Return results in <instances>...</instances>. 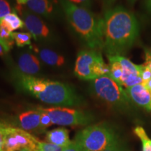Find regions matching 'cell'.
<instances>
[{"label": "cell", "instance_id": "obj_17", "mask_svg": "<svg viewBox=\"0 0 151 151\" xmlns=\"http://www.w3.org/2000/svg\"><path fill=\"white\" fill-rule=\"evenodd\" d=\"M24 24V22L16 13H11L0 20V26H2L11 32L22 28Z\"/></svg>", "mask_w": 151, "mask_h": 151}, {"label": "cell", "instance_id": "obj_4", "mask_svg": "<svg viewBox=\"0 0 151 151\" xmlns=\"http://www.w3.org/2000/svg\"><path fill=\"white\" fill-rule=\"evenodd\" d=\"M117 140L116 133L106 123L90 125L79 131L74 141L83 151H103Z\"/></svg>", "mask_w": 151, "mask_h": 151}, {"label": "cell", "instance_id": "obj_14", "mask_svg": "<svg viewBox=\"0 0 151 151\" xmlns=\"http://www.w3.org/2000/svg\"><path fill=\"white\" fill-rule=\"evenodd\" d=\"M46 141L63 148L67 146L71 142L69 140V130L64 127L57 128L47 132Z\"/></svg>", "mask_w": 151, "mask_h": 151}, {"label": "cell", "instance_id": "obj_16", "mask_svg": "<svg viewBox=\"0 0 151 151\" xmlns=\"http://www.w3.org/2000/svg\"><path fill=\"white\" fill-rule=\"evenodd\" d=\"M39 55L42 61L48 65L60 67L63 65L65 62V60L63 56L60 55L50 49H41L39 51Z\"/></svg>", "mask_w": 151, "mask_h": 151}, {"label": "cell", "instance_id": "obj_26", "mask_svg": "<svg viewBox=\"0 0 151 151\" xmlns=\"http://www.w3.org/2000/svg\"><path fill=\"white\" fill-rule=\"evenodd\" d=\"M62 151H82V150L76 144V143L75 141H71L67 146L64 148Z\"/></svg>", "mask_w": 151, "mask_h": 151}, {"label": "cell", "instance_id": "obj_13", "mask_svg": "<svg viewBox=\"0 0 151 151\" xmlns=\"http://www.w3.org/2000/svg\"><path fill=\"white\" fill-rule=\"evenodd\" d=\"M18 67L22 73L32 76L40 70V62L34 55L24 53L19 58Z\"/></svg>", "mask_w": 151, "mask_h": 151}, {"label": "cell", "instance_id": "obj_9", "mask_svg": "<svg viewBox=\"0 0 151 151\" xmlns=\"http://www.w3.org/2000/svg\"><path fill=\"white\" fill-rule=\"evenodd\" d=\"M116 58L123 69V77L122 80V87L126 89L136 85L143 83L141 78L142 65H136L123 56L117 55Z\"/></svg>", "mask_w": 151, "mask_h": 151}, {"label": "cell", "instance_id": "obj_22", "mask_svg": "<svg viewBox=\"0 0 151 151\" xmlns=\"http://www.w3.org/2000/svg\"><path fill=\"white\" fill-rule=\"evenodd\" d=\"M41 111V118H40V129L43 130L46 128L53 124L51 118L49 115L44 111H43L41 108H39Z\"/></svg>", "mask_w": 151, "mask_h": 151}, {"label": "cell", "instance_id": "obj_27", "mask_svg": "<svg viewBox=\"0 0 151 151\" xmlns=\"http://www.w3.org/2000/svg\"><path fill=\"white\" fill-rule=\"evenodd\" d=\"M103 151H122L121 147L118 142V140H116L115 142H113L112 144L110 145L108 148H106Z\"/></svg>", "mask_w": 151, "mask_h": 151}, {"label": "cell", "instance_id": "obj_39", "mask_svg": "<svg viewBox=\"0 0 151 151\" xmlns=\"http://www.w3.org/2000/svg\"><path fill=\"white\" fill-rule=\"evenodd\" d=\"M82 151H83V150H82Z\"/></svg>", "mask_w": 151, "mask_h": 151}, {"label": "cell", "instance_id": "obj_37", "mask_svg": "<svg viewBox=\"0 0 151 151\" xmlns=\"http://www.w3.org/2000/svg\"><path fill=\"white\" fill-rule=\"evenodd\" d=\"M150 52H151V48L150 49Z\"/></svg>", "mask_w": 151, "mask_h": 151}, {"label": "cell", "instance_id": "obj_21", "mask_svg": "<svg viewBox=\"0 0 151 151\" xmlns=\"http://www.w3.org/2000/svg\"><path fill=\"white\" fill-rule=\"evenodd\" d=\"M63 149V147L57 146L53 143L39 141L37 145V151H62Z\"/></svg>", "mask_w": 151, "mask_h": 151}, {"label": "cell", "instance_id": "obj_8", "mask_svg": "<svg viewBox=\"0 0 151 151\" xmlns=\"http://www.w3.org/2000/svg\"><path fill=\"white\" fill-rule=\"evenodd\" d=\"M39 141L25 130L6 125L0 151H19L23 148L37 150Z\"/></svg>", "mask_w": 151, "mask_h": 151}, {"label": "cell", "instance_id": "obj_30", "mask_svg": "<svg viewBox=\"0 0 151 151\" xmlns=\"http://www.w3.org/2000/svg\"><path fill=\"white\" fill-rule=\"evenodd\" d=\"M144 7L146 12L151 16V0H145L144 1Z\"/></svg>", "mask_w": 151, "mask_h": 151}, {"label": "cell", "instance_id": "obj_31", "mask_svg": "<svg viewBox=\"0 0 151 151\" xmlns=\"http://www.w3.org/2000/svg\"><path fill=\"white\" fill-rule=\"evenodd\" d=\"M142 84L149 90V92H151V78L149 81H146V82L143 83Z\"/></svg>", "mask_w": 151, "mask_h": 151}, {"label": "cell", "instance_id": "obj_35", "mask_svg": "<svg viewBox=\"0 0 151 151\" xmlns=\"http://www.w3.org/2000/svg\"><path fill=\"white\" fill-rule=\"evenodd\" d=\"M19 151H37V150H34V149L30 148H23L20 149Z\"/></svg>", "mask_w": 151, "mask_h": 151}, {"label": "cell", "instance_id": "obj_5", "mask_svg": "<svg viewBox=\"0 0 151 151\" xmlns=\"http://www.w3.org/2000/svg\"><path fill=\"white\" fill-rule=\"evenodd\" d=\"M90 88L96 97L111 106L118 109H127L130 106L132 101L125 89L117 83L109 75L92 81Z\"/></svg>", "mask_w": 151, "mask_h": 151}, {"label": "cell", "instance_id": "obj_7", "mask_svg": "<svg viewBox=\"0 0 151 151\" xmlns=\"http://www.w3.org/2000/svg\"><path fill=\"white\" fill-rule=\"evenodd\" d=\"M50 116L53 124L62 126H85L94 120L92 113L68 107L41 108Z\"/></svg>", "mask_w": 151, "mask_h": 151}, {"label": "cell", "instance_id": "obj_18", "mask_svg": "<svg viewBox=\"0 0 151 151\" xmlns=\"http://www.w3.org/2000/svg\"><path fill=\"white\" fill-rule=\"evenodd\" d=\"M109 62V75L117 83L122 86V80L123 77V69L120 62L116 59V56H107Z\"/></svg>", "mask_w": 151, "mask_h": 151}, {"label": "cell", "instance_id": "obj_25", "mask_svg": "<svg viewBox=\"0 0 151 151\" xmlns=\"http://www.w3.org/2000/svg\"><path fill=\"white\" fill-rule=\"evenodd\" d=\"M74 4L89 9L92 6V0H68Z\"/></svg>", "mask_w": 151, "mask_h": 151}, {"label": "cell", "instance_id": "obj_20", "mask_svg": "<svg viewBox=\"0 0 151 151\" xmlns=\"http://www.w3.org/2000/svg\"><path fill=\"white\" fill-rule=\"evenodd\" d=\"M32 35L29 32H12V38L18 47H23L31 44Z\"/></svg>", "mask_w": 151, "mask_h": 151}, {"label": "cell", "instance_id": "obj_15", "mask_svg": "<svg viewBox=\"0 0 151 151\" xmlns=\"http://www.w3.org/2000/svg\"><path fill=\"white\" fill-rule=\"evenodd\" d=\"M27 7L35 14L50 16L53 11V4L50 0H28Z\"/></svg>", "mask_w": 151, "mask_h": 151}, {"label": "cell", "instance_id": "obj_34", "mask_svg": "<svg viewBox=\"0 0 151 151\" xmlns=\"http://www.w3.org/2000/svg\"><path fill=\"white\" fill-rule=\"evenodd\" d=\"M28 0H16L17 3L18 4L21 5V4H26Z\"/></svg>", "mask_w": 151, "mask_h": 151}, {"label": "cell", "instance_id": "obj_2", "mask_svg": "<svg viewBox=\"0 0 151 151\" xmlns=\"http://www.w3.org/2000/svg\"><path fill=\"white\" fill-rule=\"evenodd\" d=\"M19 86L43 102L58 106H80L84 100L69 85L17 72Z\"/></svg>", "mask_w": 151, "mask_h": 151}, {"label": "cell", "instance_id": "obj_32", "mask_svg": "<svg viewBox=\"0 0 151 151\" xmlns=\"http://www.w3.org/2000/svg\"><path fill=\"white\" fill-rule=\"evenodd\" d=\"M116 0H103L104 3L106 5H111Z\"/></svg>", "mask_w": 151, "mask_h": 151}, {"label": "cell", "instance_id": "obj_19", "mask_svg": "<svg viewBox=\"0 0 151 151\" xmlns=\"http://www.w3.org/2000/svg\"><path fill=\"white\" fill-rule=\"evenodd\" d=\"M134 132L141 139L142 143V151H151V140L148 138L144 129L141 126H137L134 128Z\"/></svg>", "mask_w": 151, "mask_h": 151}, {"label": "cell", "instance_id": "obj_23", "mask_svg": "<svg viewBox=\"0 0 151 151\" xmlns=\"http://www.w3.org/2000/svg\"><path fill=\"white\" fill-rule=\"evenodd\" d=\"M11 8L6 0H0V20L4 17L11 14Z\"/></svg>", "mask_w": 151, "mask_h": 151}, {"label": "cell", "instance_id": "obj_12", "mask_svg": "<svg viewBox=\"0 0 151 151\" xmlns=\"http://www.w3.org/2000/svg\"><path fill=\"white\" fill-rule=\"evenodd\" d=\"M40 118L41 111L39 109L27 111L19 115V124L25 131H34L40 129Z\"/></svg>", "mask_w": 151, "mask_h": 151}, {"label": "cell", "instance_id": "obj_11", "mask_svg": "<svg viewBox=\"0 0 151 151\" xmlns=\"http://www.w3.org/2000/svg\"><path fill=\"white\" fill-rule=\"evenodd\" d=\"M128 97L136 104L151 111V94L143 84H138L126 88Z\"/></svg>", "mask_w": 151, "mask_h": 151}, {"label": "cell", "instance_id": "obj_33", "mask_svg": "<svg viewBox=\"0 0 151 151\" xmlns=\"http://www.w3.org/2000/svg\"><path fill=\"white\" fill-rule=\"evenodd\" d=\"M5 52H6V51H5L4 48H3V46H1V44L0 43V56H3L5 54Z\"/></svg>", "mask_w": 151, "mask_h": 151}, {"label": "cell", "instance_id": "obj_29", "mask_svg": "<svg viewBox=\"0 0 151 151\" xmlns=\"http://www.w3.org/2000/svg\"><path fill=\"white\" fill-rule=\"evenodd\" d=\"M4 127H5L4 124L0 123V150H1V145H2V142H3L4 134Z\"/></svg>", "mask_w": 151, "mask_h": 151}, {"label": "cell", "instance_id": "obj_10", "mask_svg": "<svg viewBox=\"0 0 151 151\" xmlns=\"http://www.w3.org/2000/svg\"><path fill=\"white\" fill-rule=\"evenodd\" d=\"M24 24L29 32L35 39L38 38H47L50 34V30L46 24L39 17L29 11H24L22 14Z\"/></svg>", "mask_w": 151, "mask_h": 151}, {"label": "cell", "instance_id": "obj_3", "mask_svg": "<svg viewBox=\"0 0 151 151\" xmlns=\"http://www.w3.org/2000/svg\"><path fill=\"white\" fill-rule=\"evenodd\" d=\"M68 21L92 50L104 49L103 19L97 18L89 9L79 6L68 0H58Z\"/></svg>", "mask_w": 151, "mask_h": 151}, {"label": "cell", "instance_id": "obj_1", "mask_svg": "<svg viewBox=\"0 0 151 151\" xmlns=\"http://www.w3.org/2000/svg\"><path fill=\"white\" fill-rule=\"evenodd\" d=\"M103 32L104 50L107 56H122L137 41L139 24L133 13L118 6L105 13Z\"/></svg>", "mask_w": 151, "mask_h": 151}, {"label": "cell", "instance_id": "obj_6", "mask_svg": "<svg viewBox=\"0 0 151 151\" xmlns=\"http://www.w3.org/2000/svg\"><path fill=\"white\" fill-rule=\"evenodd\" d=\"M109 66L104 61L99 50L90 49L78 52L74 67V73L78 78L93 81L99 77L109 75Z\"/></svg>", "mask_w": 151, "mask_h": 151}, {"label": "cell", "instance_id": "obj_36", "mask_svg": "<svg viewBox=\"0 0 151 151\" xmlns=\"http://www.w3.org/2000/svg\"><path fill=\"white\" fill-rule=\"evenodd\" d=\"M137 1V0H127V2L129 3V4L133 5V4H134Z\"/></svg>", "mask_w": 151, "mask_h": 151}, {"label": "cell", "instance_id": "obj_38", "mask_svg": "<svg viewBox=\"0 0 151 151\" xmlns=\"http://www.w3.org/2000/svg\"><path fill=\"white\" fill-rule=\"evenodd\" d=\"M150 94H151V92H150Z\"/></svg>", "mask_w": 151, "mask_h": 151}, {"label": "cell", "instance_id": "obj_28", "mask_svg": "<svg viewBox=\"0 0 151 151\" xmlns=\"http://www.w3.org/2000/svg\"><path fill=\"white\" fill-rule=\"evenodd\" d=\"M144 50V55L145 60H146V64L151 69V52L150 50L147 48H143Z\"/></svg>", "mask_w": 151, "mask_h": 151}, {"label": "cell", "instance_id": "obj_24", "mask_svg": "<svg viewBox=\"0 0 151 151\" xmlns=\"http://www.w3.org/2000/svg\"><path fill=\"white\" fill-rule=\"evenodd\" d=\"M141 78H142L143 83L146 82L151 78V69L146 63L144 65H142Z\"/></svg>", "mask_w": 151, "mask_h": 151}]
</instances>
